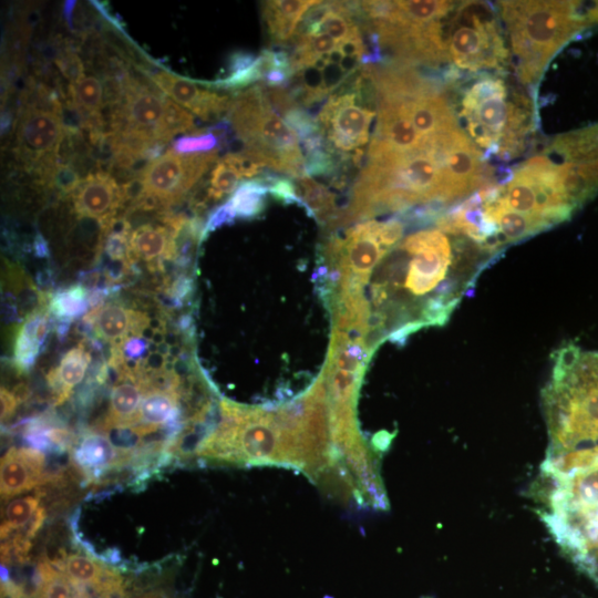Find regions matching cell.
I'll use <instances>...</instances> for the list:
<instances>
[{"label":"cell","mask_w":598,"mask_h":598,"mask_svg":"<svg viewBox=\"0 0 598 598\" xmlns=\"http://www.w3.org/2000/svg\"><path fill=\"white\" fill-rule=\"evenodd\" d=\"M542 401L549 435L546 458L598 450V352L580 349L568 364L553 367Z\"/></svg>","instance_id":"obj_1"},{"label":"cell","mask_w":598,"mask_h":598,"mask_svg":"<svg viewBox=\"0 0 598 598\" xmlns=\"http://www.w3.org/2000/svg\"><path fill=\"white\" fill-rule=\"evenodd\" d=\"M452 261L451 243L442 230H420L408 236L379 269L373 285L377 310L401 287L404 288L405 298H421L437 289L442 299L458 305L462 291L468 283L464 279H446ZM403 296L398 306L394 331L401 327Z\"/></svg>","instance_id":"obj_2"},{"label":"cell","mask_w":598,"mask_h":598,"mask_svg":"<svg viewBox=\"0 0 598 598\" xmlns=\"http://www.w3.org/2000/svg\"><path fill=\"white\" fill-rule=\"evenodd\" d=\"M497 8L524 84H535L556 52L588 27L579 1H498Z\"/></svg>","instance_id":"obj_3"},{"label":"cell","mask_w":598,"mask_h":598,"mask_svg":"<svg viewBox=\"0 0 598 598\" xmlns=\"http://www.w3.org/2000/svg\"><path fill=\"white\" fill-rule=\"evenodd\" d=\"M247 154L264 167L296 179L305 177V156L298 137L269 104L262 85L238 92L228 111Z\"/></svg>","instance_id":"obj_4"},{"label":"cell","mask_w":598,"mask_h":598,"mask_svg":"<svg viewBox=\"0 0 598 598\" xmlns=\"http://www.w3.org/2000/svg\"><path fill=\"white\" fill-rule=\"evenodd\" d=\"M494 197L545 229L565 221L577 208L565 187L563 164L543 155L528 158L508 182L494 186Z\"/></svg>","instance_id":"obj_5"},{"label":"cell","mask_w":598,"mask_h":598,"mask_svg":"<svg viewBox=\"0 0 598 598\" xmlns=\"http://www.w3.org/2000/svg\"><path fill=\"white\" fill-rule=\"evenodd\" d=\"M472 142L501 156L516 153L527 132V113L508 101L503 80L485 78L474 83L461 103Z\"/></svg>","instance_id":"obj_6"},{"label":"cell","mask_w":598,"mask_h":598,"mask_svg":"<svg viewBox=\"0 0 598 598\" xmlns=\"http://www.w3.org/2000/svg\"><path fill=\"white\" fill-rule=\"evenodd\" d=\"M445 42L448 58L461 69L499 68L508 59L495 7L488 2L463 1L454 7Z\"/></svg>","instance_id":"obj_7"},{"label":"cell","mask_w":598,"mask_h":598,"mask_svg":"<svg viewBox=\"0 0 598 598\" xmlns=\"http://www.w3.org/2000/svg\"><path fill=\"white\" fill-rule=\"evenodd\" d=\"M347 85L332 93L318 114L321 133L331 153L352 162L369 141L375 111Z\"/></svg>","instance_id":"obj_8"},{"label":"cell","mask_w":598,"mask_h":598,"mask_svg":"<svg viewBox=\"0 0 598 598\" xmlns=\"http://www.w3.org/2000/svg\"><path fill=\"white\" fill-rule=\"evenodd\" d=\"M218 150L183 155L168 150L152 161L141 174L147 194L167 205L178 204L197 185L199 178L217 162Z\"/></svg>","instance_id":"obj_9"},{"label":"cell","mask_w":598,"mask_h":598,"mask_svg":"<svg viewBox=\"0 0 598 598\" xmlns=\"http://www.w3.org/2000/svg\"><path fill=\"white\" fill-rule=\"evenodd\" d=\"M64 137L61 117L49 110L23 106L16 131L18 157L35 174L58 159Z\"/></svg>","instance_id":"obj_10"},{"label":"cell","mask_w":598,"mask_h":598,"mask_svg":"<svg viewBox=\"0 0 598 598\" xmlns=\"http://www.w3.org/2000/svg\"><path fill=\"white\" fill-rule=\"evenodd\" d=\"M150 80L172 101L192 111L203 121H212L228 113L231 99L198 87L193 81L166 71L153 72Z\"/></svg>","instance_id":"obj_11"},{"label":"cell","mask_w":598,"mask_h":598,"mask_svg":"<svg viewBox=\"0 0 598 598\" xmlns=\"http://www.w3.org/2000/svg\"><path fill=\"white\" fill-rule=\"evenodd\" d=\"M70 197L80 217L104 221L115 217L121 208L120 185L103 169L87 174Z\"/></svg>","instance_id":"obj_12"},{"label":"cell","mask_w":598,"mask_h":598,"mask_svg":"<svg viewBox=\"0 0 598 598\" xmlns=\"http://www.w3.org/2000/svg\"><path fill=\"white\" fill-rule=\"evenodd\" d=\"M44 455L33 447H11L1 458L0 492L8 499L39 485L43 478Z\"/></svg>","instance_id":"obj_13"},{"label":"cell","mask_w":598,"mask_h":598,"mask_svg":"<svg viewBox=\"0 0 598 598\" xmlns=\"http://www.w3.org/2000/svg\"><path fill=\"white\" fill-rule=\"evenodd\" d=\"M178 392L151 389L146 390L141 402L135 425L136 434L144 435L168 425L178 433L181 429V409Z\"/></svg>","instance_id":"obj_14"},{"label":"cell","mask_w":598,"mask_h":598,"mask_svg":"<svg viewBox=\"0 0 598 598\" xmlns=\"http://www.w3.org/2000/svg\"><path fill=\"white\" fill-rule=\"evenodd\" d=\"M145 391V385L137 374L124 372L112 388L105 429L133 427Z\"/></svg>","instance_id":"obj_15"},{"label":"cell","mask_w":598,"mask_h":598,"mask_svg":"<svg viewBox=\"0 0 598 598\" xmlns=\"http://www.w3.org/2000/svg\"><path fill=\"white\" fill-rule=\"evenodd\" d=\"M316 0H280L262 3V18L271 41L285 44L295 39L298 23L306 12L317 4Z\"/></svg>","instance_id":"obj_16"},{"label":"cell","mask_w":598,"mask_h":598,"mask_svg":"<svg viewBox=\"0 0 598 598\" xmlns=\"http://www.w3.org/2000/svg\"><path fill=\"white\" fill-rule=\"evenodd\" d=\"M120 456L112 441L104 434L86 433L75 445L72 460L89 476H99L104 471L118 465Z\"/></svg>","instance_id":"obj_17"},{"label":"cell","mask_w":598,"mask_h":598,"mask_svg":"<svg viewBox=\"0 0 598 598\" xmlns=\"http://www.w3.org/2000/svg\"><path fill=\"white\" fill-rule=\"evenodd\" d=\"M135 310L112 302L92 308L83 319L91 323L102 340L111 342L112 346H122L131 334Z\"/></svg>","instance_id":"obj_18"},{"label":"cell","mask_w":598,"mask_h":598,"mask_svg":"<svg viewBox=\"0 0 598 598\" xmlns=\"http://www.w3.org/2000/svg\"><path fill=\"white\" fill-rule=\"evenodd\" d=\"M90 362V352L79 346L66 351L59 367L49 372L48 382L55 392L56 404L65 401L72 389L83 380Z\"/></svg>","instance_id":"obj_19"},{"label":"cell","mask_w":598,"mask_h":598,"mask_svg":"<svg viewBox=\"0 0 598 598\" xmlns=\"http://www.w3.org/2000/svg\"><path fill=\"white\" fill-rule=\"evenodd\" d=\"M296 186L307 214L322 225L336 227L341 210L336 206V195L323 184L308 176L298 178Z\"/></svg>","instance_id":"obj_20"},{"label":"cell","mask_w":598,"mask_h":598,"mask_svg":"<svg viewBox=\"0 0 598 598\" xmlns=\"http://www.w3.org/2000/svg\"><path fill=\"white\" fill-rule=\"evenodd\" d=\"M169 241V228L153 224L135 227L128 238L132 256L148 262L152 269L157 268V264L165 257Z\"/></svg>","instance_id":"obj_21"},{"label":"cell","mask_w":598,"mask_h":598,"mask_svg":"<svg viewBox=\"0 0 598 598\" xmlns=\"http://www.w3.org/2000/svg\"><path fill=\"white\" fill-rule=\"evenodd\" d=\"M550 148L566 163L582 164L598 159V124L558 136Z\"/></svg>","instance_id":"obj_22"},{"label":"cell","mask_w":598,"mask_h":598,"mask_svg":"<svg viewBox=\"0 0 598 598\" xmlns=\"http://www.w3.org/2000/svg\"><path fill=\"white\" fill-rule=\"evenodd\" d=\"M268 187L260 178L241 183L227 202L235 218L251 219L265 208Z\"/></svg>","instance_id":"obj_23"},{"label":"cell","mask_w":598,"mask_h":598,"mask_svg":"<svg viewBox=\"0 0 598 598\" xmlns=\"http://www.w3.org/2000/svg\"><path fill=\"white\" fill-rule=\"evenodd\" d=\"M37 316L38 310L27 317L14 340L13 361L20 372L32 368L42 349L35 334Z\"/></svg>","instance_id":"obj_24"},{"label":"cell","mask_w":598,"mask_h":598,"mask_svg":"<svg viewBox=\"0 0 598 598\" xmlns=\"http://www.w3.org/2000/svg\"><path fill=\"white\" fill-rule=\"evenodd\" d=\"M75 585H89L95 588L104 578L109 569L96 560L82 556L69 555L53 563Z\"/></svg>","instance_id":"obj_25"},{"label":"cell","mask_w":598,"mask_h":598,"mask_svg":"<svg viewBox=\"0 0 598 598\" xmlns=\"http://www.w3.org/2000/svg\"><path fill=\"white\" fill-rule=\"evenodd\" d=\"M89 306V293L85 287L74 285L51 297L49 311L59 321L71 322L74 318L84 315Z\"/></svg>","instance_id":"obj_26"},{"label":"cell","mask_w":598,"mask_h":598,"mask_svg":"<svg viewBox=\"0 0 598 598\" xmlns=\"http://www.w3.org/2000/svg\"><path fill=\"white\" fill-rule=\"evenodd\" d=\"M69 97L85 113L102 114L103 84L94 75H83L76 83L70 84Z\"/></svg>","instance_id":"obj_27"},{"label":"cell","mask_w":598,"mask_h":598,"mask_svg":"<svg viewBox=\"0 0 598 598\" xmlns=\"http://www.w3.org/2000/svg\"><path fill=\"white\" fill-rule=\"evenodd\" d=\"M39 507V498L34 496H23L11 501L4 509L1 538L6 539L13 530L25 527Z\"/></svg>","instance_id":"obj_28"},{"label":"cell","mask_w":598,"mask_h":598,"mask_svg":"<svg viewBox=\"0 0 598 598\" xmlns=\"http://www.w3.org/2000/svg\"><path fill=\"white\" fill-rule=\"evenodd\" d=\"M241 176L221 157L219 158L209 178L207 195L209 200H219L237 189Z\"/></svg>","instance_id":"obj_29"},{"label":"cell","mask_w":598,"mask_h":598,"mask_svg":"<svg viewBox=\"0 0 598 598\" xmlns=\"http://www.w3.org/2000/svg\"><path fill=\"white\" fill-rule=\"evenodd\" d=\"M40 182L55 188L62 195H72L81 184L80 173L70 164L56 161L41 177Z\"/></svg>","instance_id":"obj_30"},{"label":"cell","mask_w":598,"mask_h":598,"mask_svg":"<svg viewBox=\"0 0 598 598\" xmlns=\"http://www.w3.org/2000/svg\"><path fill=\"white\" fill-rule=\"evenodd\" d=\"M266 71L267 62L265 55L260 52L256 62L250 68L237 73L228 74L227 76L206 85L224 90L240 89L254 84L257 81H261Z\"/></svg>","instance_id":"obj_31"},{"label":"cell","mask_w":598,"mask_h":598,"mask_svg":"<svg viewBox=\"0 0 598 598\" xmlns=\"http://www.w3.org/2000/svg\"><path fill=\"white\" fill-rule=\"evenodd\" d=\"M195 127L194 116L169 97H165L163 131L168 141L176 134L190 132Z\"/></svg>","instance_id":"obj_32"},{"label":"cell","mask_w":598,"mask_h":598,"mask_svg":"<svg viewBox=\"0 0 598 598\" xmlns=\"http://www.w3.org/2000/svg\"><path fill=\"white\" fill-rule=\"evenodd\" d=\"M283 121L297 135L300 142L321 133L318 118L301 105L289 109L283 114Z\"/></svg>","instance_id":"obj_33"},{"label":"cell","mask_w":598,"mask_h":598,"mask_svg":"<svg viewBox=\"0 0 598 598\" xmlns=\"http://www.w3.org/2000/svg\"><path fill=\"white\" fill-rule=\"evenodd\" d=\"M218 145L219 141L216 135L207 131L175 140L171 150L183 155L204 154L218 150Z\"/></svg>","instance_id":"obj_34"},{"label":"cell","mask_w":598,"mask_h":598,"mask_svg":"<svg viewBox=\"0 0 598 598\" xmlns=\"http://www.w3.org/2000/svg\"><path fill=\"white\" fill-rule=\"evenodd\" d=\"M59 71L70 84L76 83L84 75V65L71 48L63 49L55 58Z\"/></svg>","instance_id":"obj_35"},{"label":"cell","mask_w":598,"mask_h":598,"mask_svg":"<svg viewBox=\"0 0 598 598\" xmlns=\"http://www.w3.org/2000/svg\"><path fill=\"white\" fill-rule=\"evenodd\" d=\"M223 158L241 176L252 177L262 173L264 166L247 154L226 153Z\"/></svg>","instance_id":"obj_36"},{"label":"cell","mask_w":598,"mask_h":598,"mask_svg":"<svg viewBox=\"0 0 598 598\" xmlns=\"http://www.w3.org/2000/svg\"><path fill=\"white\" fill-rule=\"evenodd\" d=\"M235 220L233 212L228 203H224L214 209L203 227L200 240L205 239L207 235L223 225L231 224Z\"/></svg>","instance_id":"obj_37"},{"label":"cell","mask_w":598,"mask_h":598,"mask_svg":"<svg viewBox=\"0 0 598 598\" xmlns=\"http://www.w3.org/2000/svg\"><path fill=\"white\" fill-rule=\"evenodd\" d=\"M150 348V341L137 336L128 337L122 344L125 359L142 361Z\"/></svg>","instance_id":"obj_38"},{"label":"cell","mask_w":598,"mask_h":598,"mask_svg":"<svg viewBox=\"0 0 598 598\" xmlns=\"http://www.w3.org/2000/svg\"><path fill=\"white\" fill-rule=\"evenodd\" d=\"M258 55L247 51H236L229 56L228 71L229 74L237 73L250 68L257 60Z\"/></svg>","instance_id":"obj_39"},{"label":"cell","mask_w":598,"mask_h":598,"mask_svg":"<svg viewBox=\"0 0 598 598\" xmlns=\"http://www.w3.org/2000/svg\"><path fill=\"white\" fill-rule=\"evenodd\" d=\"M18 403L19 402L16 395L13 394V392L9 391L6 388H1V391H0L1 422L6 421L13 414Z\"/></svg>","instance_id":"obj_40"},{"label":"cell","mask_w":598,"mask_h":598,"mask_svg":"<svg viewBox=\"0 0 598 598\" xmlns=\"http://www.w3.org/2000/svg\"><path fill=\"white\" fill-rule=\"evenodd\" d=\"M579 12L588 25L598 23V1L579 2Z\"/></svg>","instance_id":"obj_41"},{"label":"cell","mask_w":598,"mask_h":598,"mask_svg":"<svg viewBox=\"0 0 598 598\" xmlns=\"http://www.w3.org/2000/svg\"><path fill=\"white\" fill-rule=\"evenodd\" d=\"M33 251L38 257L41 258L49 256L48 243L41 235H37L33 240Z\"/></svg>","instance_id":"obj_42"},{"label":"cell","mask_w":598,"mask_h":598,"mask_svg":"<svg viewBox=\"0 0 598 598\" xmlns=\"http://www.w3.org/2000/svg\"><path fill=\"white\" fill-rule=\"evenodd\" d=\"M75 8V1H66L64 4V17L69 24V27H72V13Z\"/></svg>","instance_id":"obj_43"},{"label":"cell","mask_w":598,"mask_h":598,"mask_svg":"<svg viewBox=\"0 0 598 598\" xmlns=\"http://www.w3.org/2000/svg\"><path fill=\"white\" fill-rule=\"evenodd\" d=\"M12 125V115L9 112H2L1 116V132L6 133Z\"/></svg>","instance_id":"obj_44"},{"label":"cell","mask_w":598,"mask_h":598,"mask_svg":"<svg viewBox=\"0 0 598 598\" xmlns=\"http://www.w3.org/2000/svg\"><path fill=\"white\" fill-rule=\"evenodd\" d=\"M73 598H91L83 588H79Z\"/></svg>","instance_id":"obj_45"}]
</instances>
